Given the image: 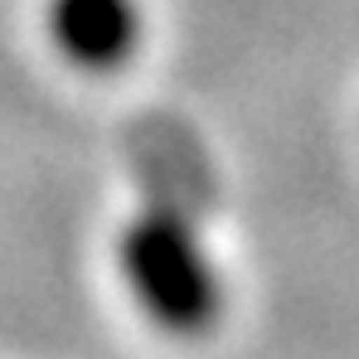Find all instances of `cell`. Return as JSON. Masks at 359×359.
<instances>
[{"label": "cell", "instance_id": "1", "mask_svg": "<svg viewBox=\"0 0 359 359\" xmlns=\"http://www.w3.org/2000/svg\"><path fill=\"white\" fill-rule=\"evenodd\" d=\"M117 272L136 311L165 335H204L224 316V277L194 224L170 204H146L126 219Z\"/></svg>", "mask_w": 359, "mask_h": 359}, {"label": "cell", "instance_id": "2", "mask_svg": "<svg viewBox=\"0 0 359 359\" xmlns=\"http://www.w3.org/2000/svg\"><path fill=\"white\" fill-rule=\"evenodd\" d=\"M44 34L73 68L107 73L141 49V0H44Z\"/></svg>", "mask_w": 359, "mask_h": 359}]
</instances>
